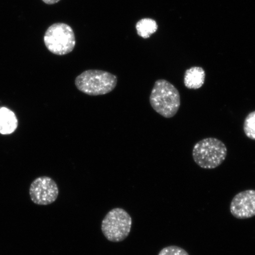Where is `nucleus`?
I'll use <instances>...</instances> for the list:
<instances>
[{
	"label": "nucleus",
	"mask_w": 255,
	"mask_h": 255,
	"mask_svg": "<svg viewBox=\"0 0 255 255\" xmlns=\"http://www.w3.org/2000/svg\"><path fill=\"white\" fill-rule=\"evenodd\" d=\"M149 103L156 113L165 119H171L180 109V92L166 80L158 79L152 89Z\"/></svg>",
	"instance_id": "obj_1"
},
{
	"label": "nucleus",
	"mask_w": 255,
	"mask_h": 255,
	"mask_svg": "<svg viewBox=\"0 0 255 255\" xmlns=\"http://www.w3.org/2000/svg\"><path fill=\"white\" fill-rule=\"evenodd\" d=\"M116 75L101 70H87L76 78L75 84L79 91L90 96L110 93L116 88Z\"/></svg>",
	"instance_id": "obj_2"
},
{
	"label": "nucleus",
	"mask_w": 255,
	"mask_h": 255,
	"mask_svg": "<svg viewBox=\"0 0 255 255\" xmlns=\"http://www.w3.org/2000/svg\"><path fill=\"white\" fill-rule=\"evenodd\" d=\"M227 154L228 149L225 143L212 137L197 142L192 152L194 162L204 169L218 167L224 162Z\"/></svg>",
	"instance_id": "obj_3"
},
{
	"label": "nucleus",
	"mask_w": 255,
	"mask_h": 255,
	"mask_svg": "<svg viewBox=\"0 0 255 255\" xmlns=\"http://www.w3.org/2000/svg\"><path fill=\"white\" fill-rule=\"evenodd\" d=\"M47 49L55 55L63 56L72 52L76 45L74 31L65 23H55L47 28L44 36Z\"/></svg>",
	"instance_id": "obj_4"
},
{
	"label": "nucleus",
	"mask_w": 255,
	"mask_h": 255,
	"mask_svg": "<svg viewBox=\"0 0 255 255\" xmlns=\"http://www.w3.org/2000/svg\"><path fill=\"white\" fill-rule=\"evenodd\" d=\"M132 218L121 208L110 210L102 222L101 230L108 241L120 242L128 237L132 227Z\"/></svg>",
	"instance_id": "obj_5"
},
{
	"label": "nucleus",
	"mask_w": 255,
	"mask_h": 255,
	"mask_svg": "<svg viewBox=\"0 0 255 255\" xmlns=\"http://www.w3.org/2000/svg\"><path fill=\"white\" fill-rule=\"evenodd\" d=\"M59 188L52 178L41 176L31 183L29 189L31 200L38 205L46 206L55 202L59 196Z\"/></svg>",
	"instance_id": "obj_6"
},
{
	"label": "nucleus",
	"mask_w": 255,
	"mask_h": 255,
	"mask_svg": "<svg viewBox=\"0 0 255 255\" xmlns=\"http://www.w3.org/2000/svg\"><path fill=\"white\" fill-rule=\"evenodd\" d=\"M230 210L232 215L237 219L255 216V190H247L237 194L232 200Z\"/></svg>",
	"instance_id": "obj_7"
},
{
	"label": "nucleus",
	"mask_w": 255,
	"mask_h": 255,
	"mask_svg": "<svg viewBox=\"0 0 255 255\" xmlns=\"http://www.w3.org/2000/svg\"><path fill=\"white\" fill-rule=\"evenodd\" d=\"M206 73L201 67L194 66L187 69L185 72L184 84L189 89L197 90L205 84Z\"/></svg>",
	"instance_id": "obj_8"
},
{
	"label": "nucleus",
	"mask_w": 255,
	"mask_h": 255,
	"mask_svg": "<svg viewBox=\"0 0 255 255\" xmlns=\"http://www.w3.org/2000/svg\"><path fill=\"white\" fill-rule=\"evenodd\" d=\"M18 121L14 112L8 108H0V133L9 135L17 129Z\"/></svg>",
	"instance_id": "obj_9"
},
{
	"label": "nucleus",
	"mask_w": 255,
	"mask_h": 255,
	"mask_svg": "<svg viewBox=\"0 0 255 255\" xmlns=\"http://www.w3.org/2000/svg\"><path fill=\"white\" fill-rule=\"evenodd\" d=\"M157 22L151 18H142L136 24V29L138 36L147 39L157 30Z\"/></svg>",
	"instance_id": "obj_10"
},
{
	"label": "nucleus",
	"mask_w": 255,
	"mask_h": 255,
	"mask_svg": "<svg viewBox=\"0 0 255 255\" xmlns=\"http://www.w3.org/2000/svg\"><path fill=\"white\" fill-rule=\"evenodd\" d=\"M244 130L248 138L255 141V111L249 114L245 119Z\"/></svg>",
	"instance_id": "obj_11"
},
{
	"label": "nucleus",
	"mask_w": 255,
	"mask_h": 255,
	"mask_svg": "<svg viewBox=\"0 0 255 255\" xmlns=\"http://www.w3.org/2000/svg\"><path fill=\"white\" fill-rule=\"evenodd\" d=\"M158 255H189L186 251L177 246H170L162 249Z\"/></svg>",
	"instance_id": "obj_12"
},
{
	"label": "nucleus",
	"mask_w": 255,
	"mask_h": 255,
	"mask_svg": "<svg viewBox=\"0 0 255 255\" xmlns=\"http://www.w3.org/2000/svg\"><path fill=\"white\" fill-rule=\"evenodd\" d=\"M42 1L47 4H54L58 2L60 0H42Z\"/></svg>",
	"instance_id": "obj_13"
}]
</instances>
